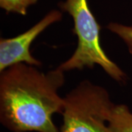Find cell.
<instances>
[{
  "label": "cell",
  "instance_id": "cell-4",
  "mask_svg": "<svg viewBox=\"0 0 132 132\" xmlns=\"http://www.w3.org/2000/svg\"><path fill=\"white\" fill-rule=\"evenodd\" d=\"M62 17L61 12L54 10L25 32L13 38H1L0 71L23 62L29 65H40L41 62L35 59L29 52L30 45L43 31L51 24L60 21Z\"/></svg>",
  "mask_w": 132,
  "mask_h": 132
},
{
  "label": "cell",
  "instance_id": "cell-6",
  "mask_svg": "<svg viewBox=\"0 0 132 132\" xmlns=\"http://www.w3.org/2000/svg\"><path fill=\"white\" fill-rule=\"evenodd\" d=\"M37 2V0H0V7L7 13H16L25 15L30 5Z\"/></svg>",
  "mask_w": 132,
  "mask_h": 132
},
{
  "label": "cell",
  "instance_id": "cell-3",
  "mask_svg": "<svg viewBox=\"0 0 132 132\" xmlns=\"http://www.w3.org/2000/svg\"><path fill=\"white\" fill-rule=\"evenodd\" d=\"M64 100L60 132H113L108 118L114 104L104 88L83 81Z\"/></svg>",
  "mask_w": 132,
  "mask_h": 132
},
{
  "label": "cell",
  "instance_id": "cell-2",
  "mask_svg": "<svg viewBox=\"0 0 132 132\" xmlns=\"http://www.w3.org/2000/svg\"><path fill=\"white\" fill-rule=\"evenodd\" d=\"M60 8L68 13L73 20V32L78 38L75 52L58 67L62 71L85 68H93L99 65L113 79L122 81L126 74L105 54L99 42L101 27L90 10L87 0H65L59 4Z\"/></svg>",
  "mask_w": 132,
  "mask_h": 132
},
{
  "label": "cell",
  "instance_id": "cell-1",
  "mask_svg": "<svg viewBox=\"0 0 132 132\" xmlns=\"http://www.w3.org/2000/svg\"><path fill=\"white\" fill-rule=\"evenodd\" d=\"M58 68L44 73L24 63L0 76V121L12 132H60L52 116L62 114L65 100L57 93L65 81Z\"/></svg>",
  "mask_w": 132,
  "mask_h": 132
},
{
  "label": "cell",
  "instance_id": "cell-5",
  "mask_svg": "<svg viewBox=\"0 0 132 132\" xmlns=\"http://www.w3.org/2000/svg\"><path fill=\"white\" fill-rule=\"evenodd\" d=\"M108 123L113 132H132V112L126 105L114 104Z\"/></svg>",
  "mask_w": 132,
  "mask_h": 132
},
{
  "label": "cell",
  "instance_id": "cell-7",
  "mask_svg": "<svg viewBox=\"0 0 132 132\" xmlns=\"http://www.w3.org/2000/svg\"><path fill=\"white\" fill-rule=\"evenodd\" d=\"M107 28L123 39L132 54V26H124L117 23H110Z\"/></svg>",
  "mask_w": 132,
  "mask_h": 132
}]
</instances>
